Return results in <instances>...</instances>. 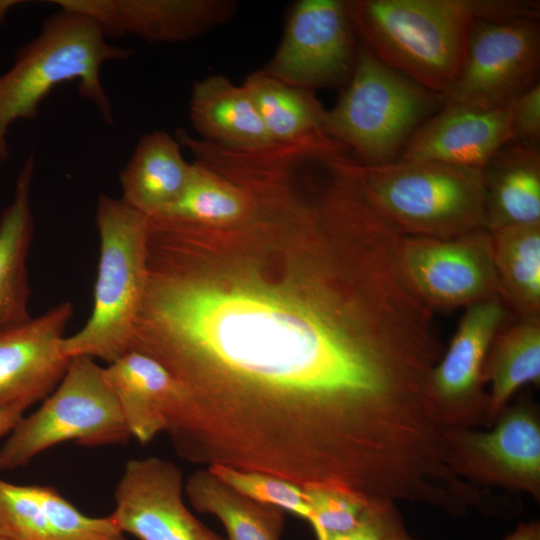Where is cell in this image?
I'll return each mask as SVG.
<instances>
[{"instance_id":"obj_3","label":"cell","mask_w":540,"mask_h":540,"mask_svg":"<svg viewBox=\"0 0 540 540\" xmlns=\"http://www.w3.org/2000/svg\"><path fill=\"white\" fill-rule=\"evenodd\" d=\"M355 172L371 206L402 236L448 239L487 229L481 169L398 158L357 160Z\"/></svg>"},{"instance_id":"obj_20","label":"cell","mask_w":540,"mask_h":540,"mask_svg":"<svg viewBox=\"0 0 540 540\" xmlns=\"http://www.w3.org/2000/svg\"><path fill=\"white\" fill-rule=\"evenodd\" d=\"M481 171L488 231L540 223V149L511 141Z\"/></svg>"},{"instance_id":"obj_5","label":"cell","mask_w":540,"mask_h":540,"mask_svg":"<svg viewBox=\"0 0 540 540\" xmlns=\"http://www.w3.org/2000/svg\"><path fill=\"white\" fill-rule=\"evenodd\" d=\"M96 224L100 254L92 312L78 332L64 337L62 351L111 364L130 350L144 296L148 219L121 198L101 194Z\"/></svg>"},{"instance_id":"obj_35","label":"cell","mask_w":540,"mask_h":540,"mask_svg":"<svg viewBox=\"0 0 540 540\" xmlns=\"http://www.w3.org/2000/svg\"><path fill=\"white\" fill-rule=\"evenodd\" d=\"M3 19H4V11H3L2 5L0 4V24L3 22ZM7 157H8L7 143L0 139V162L5 161Z\"/></svg>"},{"instance_id":"obj_18","label":"cell","mask_w":540,"mask_h":540,"mask_svg":"<svg viewBox=\"0 0 540 540\" xmlns=\"http://www.w3.org/2000/svg\"><path fill=\"white\" fill-rule=\"evenodd\" d=\"M191 172L177 139L165 131L147 133L120 173V198L146 217L162 214L180 197Z\"/></svg>"},{"instance_id":"obj_25","label":"cell","mask_w":540,"mask_h":540,"mask_svg":"<svg viewBox=\"0 0 540 540\" xmlns=\"http://www.w3.org/2000/svg\"><path fill=\"white\" fill-rule=\"evenodd\" d=\"M242 85L273 143H289L324 133L327 109L313 90L285 84L261 70L247 76Z\"/></svg>"},{"instance_id":"obj_1","label":"cell","mask_w":540,"mask_h":540,"mask_svg":"<svg viewBox=\"0 0 540 540\" xmlns=\"http://www.w3.org/2000/svg\"><path fill=\"white\" fill-rule=\"evenodd\" d=\"M147 256L130 350L183 388L179 457L301 487L355 485L426 424L442 344L433 313L392 261L326 245L292 297L214 283L179 243Z\"/></svg>"},{"instance_id":"obj_14","label":"cell","mask_w":540,"mask_h":540,"mask_svg":"<svg viewBox=\"0 0 540 540\" xmlns=\"http://www.w3.org/2000/svg\"><path fill=\"white\" fill-rule=\"evenodd\" d=\"M72 312L64 301L0 333V408L26 410L58 386L70 361L62 341Z\"/></svg>"},{"instance_id":"obj_10","label":"cell","mask_w":540,"mask_h":540,"mask_svg":"<svg viewBox=\"0 0 540 540\" xmlns=\"http://www.w3.org/2000/svg\"><path fill=\"white\" fill-rule=\"evenodd\" d=\"M357 50L345 0H300L292 6L282 40L261 71L294 87H335L349 82Z\"/></svg>"},{"instance_id":"obj_33","label":"cell","mask_w":540,"mask_h":540,"mask_svg":"<svg viewBox=\"0 0 540 540\" xmlns=\"http://www.w3.org/2000/svg\"><path fill=\"white\" fill-rule=\"evenodd\" d=\"M503 540H540V521L519 523Z\"/></svg>"},{"instance_id":"obj_22","label":"cell","mask_w":540,"mask_h":540,"mask_svg":"<svg viewBox=\"0 0 540 540\" xmlns=\"http://www.w3.org/2000/svg\"><path fill=\"white\" fill-rule=\"evenodd\" d=\"M489 233L503 302L519 320L540 322V223Z\"/></svg>"},{"instance_id":"obj_24","label":"cell","mask_w":540,"mask_h":540,"mask_svg":"<svg viewBox=\"0 0 540 540\" xmlns=\"http://www.w3.org/2000/svg\"><path fill=\"white\" fill-rule=\"evenodd\" d=\"M483 377L490 383L491 427L517 390L540 384V322L519 320L503 327L489 348Z\"/></svg>"},{"instance_id":"obj_17","label":"cell","mask_w":540,"mask_h":540,"mask_svg":"<svg viewBox=\"0 0 540 540\" xmlns=\"http://www.w3.org/2000/svg\"><path fill=\"white\" fill-rule=\"evenodd\" d=\"M34 166L30 155L19 172L14 198L0 216V333L32 319L27 260L34 234L30 204Z\"/></svg>"},{"instance_id":"obj_6","label":"cell","mask_w":540,"mask_h":540,"mask_svg":"<svg viewBox=\"0 0 540 540\" xmlns=\"http://www.w3.org/2000/svg\"><path fill=\"white\" fill-rule=\"evenodd\" d=\"M444 105L429 90L358 46L354 71L336 104L326 110L324 133L362 164L399 158L413 133Z\"/></svg>"},{"instance_id":"obj_29","label":"cell","mask_w":540,"mask_h":540,"mask_svg":"<svg viewBox=\"0 0 540 540\" xmlns=\"http://www.w3.org/2000/svg\"><path fill=\"white\" fill-rule=\"evenodd\" d=\"M0 535L14 540H53L38 485L0 479Z\"/></svg>"},{"instance_id":"obj_12","label":"cell","mask_w":540,"mask_h":540,"mask_svg":"<svg viewBox=\"0 0 540 540\" xmlns=\"http://www.w3.org/2000/svg\"><path fill=\"white\" fill-rule=\"evenodd\" d=\"M400 255L410 285L432 310L502 299L487 229L448 239L403 236Z\"/></svg>"},{"instance_id":"obj_27","label":"cell","mask_w":540,"mask_h":540,"mask_svg":"<svg viewBox=\"0 0 540 540\" xmlns=\"http://www.w3.org/2000/svg\"><path fill=\"white\" fill-rule=\"evenodd\" d=\"M302 488L310 509L308 522L316 538L352 530L373 498L333 484H311Z\"/></svg>"},{"instance_id":"obj_34","label":"cell","mask_w":540,"mask_h":540,"mask_svg":"<svg viewBox=\"0 0 540 540\" xmlns=\"http://www.w3.org/2000/svg\"><path fill=\"white\" fill-rule=\"evenodd\" d=\"M24 412L20 407L0 408V438L12 431L24 416Z\"/></svg>"},{"instance_id":"obj_2","label":"cell","mask_w":540,"mask_h":540,"mask_svg":"<svg viewBox=\"0 0 540 540\" xmlns=\"http://www.w3.org/2000/svg\"><path fill=\"white\" fill-rule=\"evenodd\" d=\"M355 35L383 63L443 94L457 78L477 19L539 18L530 0H345Z\"/></svg>"},{"instance_id":"obj_28","label":"cell","mask_w":540,"mask_h":540,"mask_svg":"<svg viewBox=\"0 0 540 540\" xmlns=\"http://www.w3.org/2000/svg\"><path fill=\"white\" fill-rule=\"evenodd\" d=\"M219 480L244 496L293 513L306 521L310 509L303 488L284 478L258 471H244L224 465L207 467Z\"/></svg>"},{"instance_id":"obj_19","label":"cell","mask_w":540,"mask_h":540,"mask_svg":"<svg viewBox=\"0 0 540 540\" xmlns=\"http://www.w3.org/2000/svg\"><path fill=\"white\" fill-rule=\"evenodd\" d=\"M189 117L201 139L235 149H257L273 143L243 85L223 75L194 83Z\"/></svg>"},{"instance_id":"obj_16","label":"cell","mask_w":540,"mask_h":540,"mask_svg":"<svg viewBox=\"0 0 540 540\" xmlns=\"http://www.w3.org/2000/svg\"><path fill=\"white\" fill-rule=\"evenodd\" d=\"M104 371L131 437L144 445L166 432L182 386L161 363L130 350Z\"/></svg>"},{"instance_id":"obj_7","label":"cell","mask_w":540,"mask_h":540,"mask_svg":"<svg viewBox=\"0 0 540 540\" xmlns=\"http://www.w3.org/2000/svg\"><path fill=\"white\" fill-rule=\"evenodd\" d=\"M130 438L104 367L93 358L75 356L54 391L10 432L0 448V471L26 466L66 441L97 447L123 444Z\"/></svg>"},{"instance_id":"obj_36","label":"cell","mask_w":540,"mask_h":540,"mask_svg":"<svg viewBox=\"0 0 540 540\" xmlns=\"http://www.w3.org/2000/svg\"><path fill=\"white\" fill-rule=\"evenodd\" d=\"M0 540H14V539L0 535Z\"/></svg>"},{"instance_id":"obj_8","label":"cell","mask_w":540,"mask_h":540,"mask_svg":"<svg viewBox=\"0 0 540 540\" xmlns=\"http://www.w3.org/2000/svg\"><path fill=\"white\" fill-rule=\"evenodd\" d=\"M539 74V18L477 19L460 72L442 96L444 103L507 109L539 83Z\"/></svg>"},{"instance_id":"obj_31","label":"cell","mask_w":540,"mask_h":540,"mask_svg":"<svg viewBox=\"0 0 540 540\" xmlns=\"http://www.w3.org/2000/svg\"><path fill=\"white\" fill-rule=\"evenodd\" d=\"M316 540H420L407 530L394 501L372 498L358 524L350 531Z\"/></svg>"},{"instance_id":"obj_11","label":"cell","mask_w":540,"mask_h":540,"mask_svg":"<svg viewBox=\"0 0 540 540\" xmlns=\"http://www.w3.org/2000/svg\"><path fill=\"white\" fill-rule=\"evenodd\" d=\"M506 317L507 307L500 298L465 308L455 334L429 377V401L443 429L490 428L483 367Z\"/></svg>"},{"instance_id":"obj_15","label":"cell","mask_w":540,"mask_h":540,"mask_svg":"<svg viewBox=\"0 0 540 540\" xmlns=\"http://www.w3.org/2000/svg\"><path fill=\"white\" fill-rule=\"evenodd\" d=\"M511 141V107L444 103L413 133L399 158L482 169Z\"/></svg>"},{"instance_id":"obj_9","label":"cell","mask_w":540,"mask_h":540,"mask_svg":"<svg viewBox=\"0 0 540 540\" xmlns=\"http://www.w3.org/2000/svg\"><path fill=\"white\" fill-rule=\"evenodd\" d=\"M446 461L459 478L540 502V411L528 397L508 403L487 431L446 428Z\"/></svg>"},{"instance_id":"obj_13","label":"cell","mask_w":540,"mask_h":540,"mask_svg":"<svg viewBox=\"0 0 540 540\" xmlns=\"http://www.w3.org/2000/svg\"><path fill=\"white\" fill-rule=\"evenodd\" d=\"M183 475L158 457L129 460L118 481L110 515L124 534L138 540H226L186 507Z\"/></svg>"},{"instance_id":"obj_32","label":"cell","mask_w":540,"mask_h":540,"mask_svg":"<svg viewBox=\"0 0 540 540\" xmlns=\"http://www.w3.org/2000/svg\"><path fill=\"white\" fill-rule=\"evenodd\" d=\"M511 131L514 142L539 149L540 82L511 106Z\"/></svg>"},{"instance_id":"obj_21","label":"cell","mask_w":540,"mask_h":540,"mask_svg":"<svg viewBox=\"0 0 540 540\" xmlns=\"http://www.w3.org/2000/svg\"><path fill=\"white\" fill-rule=\"evenodd\" d=\"M237 8L233 0H116L118 36L185 42L230 21Z\"/></svg>"},{"instance_id":"obj_23","label":"cell","mask_w":540,"mask_h":540,"mask_svg":"<svg viewBox=\"0 0 540 540\" xmlns=\"http://www.w3.org/2000/svg\"><path fill=\"white\" fill-rule=\"evenodd\" d=\"M185 492L194 509L221 521L227 532L226 540H281L284 510L244 496L207 467L187 479Z\"/></svg>"},{"instance_id":"obj_4","label":"cell","mask_w":540,"mask_h":540,"mask_svg":"<svg viewBox=\"0 0 540 540\" xmlns=\"http://www.w3.org/2000/svg\"><path fill=\"white\" fill-rule=\"evenodd\" d=\"M103 29L79 13L61 9L45 20L39 35L17 53L13 66L0 76V139L17 119H33L51 90L79 80V93L88 98L104 120L112 109L100 81L101 66L133 53L106 41Z\"/></svg>"},{"instance_id":"obj_30","label":"cell","mask_w":540,"mask_h":540,"mask_svg":"<svg viewBox=\"0 0 540 540\" xmlns=\"http://www.w3.org/2000/svg\"><path fill=\"white\" fill-rule=\"evenodd\" d=\"M53 540H126L111 516L90 517L56 489L38 485Z\"/></svg>"},{"instance_id":"obj_26","label":"cell","mask_w":540,"mask_h":540,"mask_svg":"<svg viewBox=\"0 0 540 540\" xmlns=\"http://www.w3.org/2000/svg\"><path fill=\"white\" fill-rule=\"evenodd\" d=\"M250 207V198L242 187L195 161L180 197L165 212L156 216L199 227L224 225L242 221Z\"/></svg>"}]
</instances>
